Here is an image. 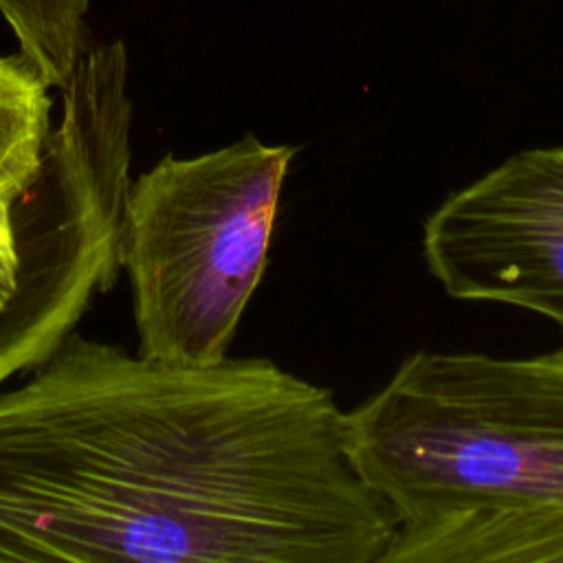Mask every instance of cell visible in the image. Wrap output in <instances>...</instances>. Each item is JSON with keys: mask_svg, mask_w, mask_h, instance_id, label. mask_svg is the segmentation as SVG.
<instances>
[{"mask_svg": "<svg viewBox=\"0 0 563 563\" xmlns=\"http://www.w3.org/2000/svg\"><path fill=\"white\" fill-rule=\"evenodd\" d=\"M394 521L328 387L70 332L0 391V561L383 563Z\"/></svg>", "mask_w": 563, "mask_h": 563, "instance_id": "obj_1", "label": "cell"}, {"mask_svg": "<svg viewBox=\"0 0 563 563\" xmlns=\"http://www.w3.org/2000/svg\"><path fill=\"white\" fill-rule=\"evenodd\" d=\"M383 563H563V345L405 356L347 411Z\"/></svg>", "mask_w": 563, "mask_h": 563, "instance_id": "obj_2", "label": "cell"}, {"mask_svg": "<svg viewBox=\"0 0 563 563\" xmlns=\"http://www.w3.org/2000/svg\"><path fill=\"white\" fill-rule=\"evenodd\" d=\"M297 152L244 134L196 156L165 154L130 178L119 264L130 282L139 354L187 367L229 356L266 271Z\"/></svg>", "mask_w": 563, "mask_h": 563, "instance_id": "obj_3", "label": "cell"}, {"mask_svg": "<svg viewBox=\"0 0 563 563\" xmlns=\"http://www.w3.org/2000/svg\"><path fill=\"white\" fill-rule=\"evenodd\" d=\"M59 95L40 174L0 218V387L53 356L121 273L134 114L125 44L90 46Z\"/></svg>", "mask_w": 563, "mask_h": 563, "instance_id": "obj_4", "label": "cell"}, {"mask_svg": "<svg viewBox=\"0 0 563 563\" xmlns=\"http://www.w3.org/2000/svg\"><path fill=\"white\" fill-rule=\"evenodd\" d=\"M420 244L451 299L521 308L563 330V143L510 154L451 191Z\"/></svg>", "mask_w": 563, "mask_h": 563, "instance_id": "obj_5", "label": "cell"}, {"mask_svg": "<svg viewBox=\"0 0 563 563\" xmlns=\"http://www.w3.org/2000/svg\"><path fill=\"white\" fill-rule=\"evenodd\" d=\"M51 86L22 55H0V218L35 183L51 132Z\"/></svg>", "mask_w": 563, "mask_h": 563, "instance_id": "obj_6", "label": "cell"}, {"mask_svg": "<svg viewBox=\"0 0 563 563\" xmlns=\"http://www.w3.org/2000/svg\"><path fill=\"white\" fill-rule=\"evenodd\" d=\"M90 0H0L22 53L51 88H62L86 55Z\"/></svg>", "mask_w": 563, "mask_h": 563, "instance_id": "obj_7", "label": "cell"}]
</instances>
